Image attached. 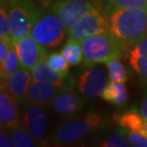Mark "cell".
<instances>
[{"instance_id":"6","label":"cell","mask_w":147,"mask_h":147,"mask_svg":"<svg viewBox=\"0 0 147 147\" xmlns=\"http://www.w3.org/2000/svg\"><path fill=\"white\" fill-rule=\"evenodd\" d=\"M103 6L95 9L87 16L79 19L67 31L68 38L82 42L89 37L110 31L108 14L104 13Z\"/></svg>"},{"instance_id":"4","label":"cell","mask_w":147,"mask_h":147,"mask_svg":"<svg viewBox=\"0 0 147 147\" xmlns=\"http://www.w3.org/2000/svg\"><path fill=\"white\" fill-rule=\"evenodd\" d=\"M30 34L40 45L57 47L65 39L67 31L59 16L48 3L38 7Z\"/></svg>"},{"instance_id":"31","label":"cell","mask_w":147,"mask_h":147,"mask_svg":"<svg viewBox=\"0 0 147 147\" xmlns=\"http://www.w3.org/2000/svg\"><path fill=\"white\" fill-rule=\"evenodd\" d=\"M3 1H5L6 3H13V2H17V1H21V0H3Z\"/></svg>"},{"instance_id":"26","label":"cell","mask_w":147,"mask_h":147,"mask_svg":"<svg viewBox=\"0 0 147 147\" xmlns=\"http://www.w3.org/2000/svg\"><path fill=\"white\" fill-rule=\"evenodd\" d=\"M46 61L55 71L61 74H69L68 71L70 64L61 53H52V54L48 55Z\"/></svg>"},{"instance_id":"14","label":"cell","mask_w":147,"mask_h":147,"mask_svg":"<svg viewBox=\"0 0 147 147\" xmlns=\"http://www.w3.org/2000/svg\"><path fill=\"white\" fill-rule=\"evenodd\" d=\"M18 102L4 87L0 91V126L3 130L21 124L18 112Z\"/></svg>"},{"instance_id":"28","label":"cell","mask_w":147,"mask_h":147,"mask_svg":"<svg viewBox=\"0 0 147 147\" xmlns=\"http://www.w3.org/2000/svg\"><path fill=\"white\" fill-rule=\"evenodd\" d=\"M11 45H13V43L9 42L8 40L3 39V38L0 39V66L5 62Z\"/></svg>"},{"instance_id":"21","label":"cell","mask_w":147,"mask_h":147,"mask_svg":"<svg viewBox=\"0 0 147 147\" xmlns=\"http://www.w3.org/2000/svg\"><path fill=\"white\" fill-rule=\"evenodd\" d=\"M19 67H20L19 58H18V55H17L16 50L13 44L10 48L9 55L7 58H6L5 62L0 66V76H1V80L8 79Z\"/></svg>"},{"instance_id":"5","label":"cell","mask_w":147,"mask_h":147,"mask_svg":"<svg viewBox=\"0 0 147 147\" xmlns=\"http://www.w3.org/2000/svg\"><path fill=\"white\" fill-rule=\"evenodd\" d=\"M6 4L8 7L13 44L16 41L31 34L38 6H36L33 0H21Z\"/></svg>"},{"instance_id":"22","label":"cell","mask_w":147,"mask_h":147,"mask_svg":"<svg viewBox=\"0 0 147 147\" xmlns=\"http://www.w3.org/2000/svg\"><path fill=\"white\" fill-rule=\"evenodd\" d=\"M108 69V76L112 81L125 83L128 80V74L119 58H115L105 63Z\"/></svg>"},{"instance_id":"9","label":"cell","mask_w":147,"mask_h":147,"mask_svg":"<svg viewBox=\"0 0 147 147\" xmlns=\"http://www.w3.org/2000/svg\"><path fill=\"white\" fill-rule=\"evenodd\" d=\"M108 74L104 67L94 65L88 67L78 80V91L86 98L101 96L108 84Z\"/></svg>"},{"instance_id":"30","label":"cell","mask_w":147,"mask_h":147,"mask_svg":"<svg viewBox=\"0 0 147 147\" xmlns=\"http://www.w3.org/2000/svg\"><path fill=\"white\" fill-rule=\"evenodd\" d=\"M140 114L142 116L147 119V89H145L144 93H143L142 99L140 101Z\"/></svg>"},{"instance_id":"1","label":"cell","mask_w":147,"mask_h":147,"mask_svg":"<svg viewBox=\"0 0 147 147\" xmlns=\"http://www.w3.org/2000/svg\"><path fill=\"white\" fill-rule=\"evenodd\" d=\"M107 14L110 32L126 49L147 36V7L117 9Z\"/></svg>"},{"instance_id":"10","label":"cell","mask_w":147,"mask_h":147,"mask_svg":"<svg viewBox=\"0 0 147 147\" xmlns=\"http://www.w3.org/2000/svg\"><path fill=\"white\" fill-rule=\"evenodd\" d=\"M13 46L18 55L20 66L30 71L36 64L46 60L48 57L47 47L40 45L31 34L16 41Z\"/></svg>"},{"instance_id":"25","label":"cell","mask_w":147,"mask_h":147,"mask_svg":"<svg viewBox=\"0 0 147 147\" xmlns=\"http://www.w3.org/2000/svg\"><path fill=\"white\" fill-rule=\"evenodd\" d=\"M0 37L13 43L8 7L6 2L3 0H1V7H0Z\"/></svg>"},{"instance_id":"32","label":"cell","mask_w":147,"mask_h":147,"mask_svg":"<svg viewBox=\"0 0 147 147\" xmlns=\"http://www.w3.org/2000/svg\"><path fill=\"white\" fill-rule=\"evenodd\" d=\"M52 1H53V0H52Z\"/></svg>"},{"instance_id":"8","label":"cell","mask_w":147,"mask_h":147,"mask_svg":"<svg viewBox=\"0 0 147 147\" xmlns=\"http://www.w3.org/2000/svg\"><path fill=\"white\" fill-rule=\"evenodd\" d=\"M20 122L36 140L38 146L49 145L48 119L43 106L27 105L21 113Z\"/></svg>"},{"instance_id":"20","label":"cell","mask_w":147,"mask_h":147,"mask_svg":"<svg viewBox=\"0 0 147 147\" xmlns=\"http://www.w3.org/2000/svg\"><path fill=\"white\" fill-rule=\"evenodd\" d=\"M6 131L10 135L11 142L13 143V146L16 147L38 146L36 140L34 139L33 136L21 124L17 125L16 127L10 128Z\"/></svg>"},{"instance_id":"16","label":"cell","mask_w":147,"mask_h":147,"mask_svg":"<svg viewBox=\"0 0 147 147\" xmlns=\"http://www.w3.org/2000/svg\"><path fill=\"white\" fill-rule=\"evenodd\" d=\"M32 80L61 83L69 78V74H61L55 71L49 65L46 60L41 61L31 70Z\"/></svg>"},{"instance_id":"24","label":"cell","mask_w":147,"mask_h":147,"mask_svg":"<svg viewBox=\"0 0 147 147\" xmlns=\"http://www.w3.org/2000/svg\"><path fill=\"white\" fill-rule=\"evenodd\" d=\"M99 146L104 147H129L131 146V143L129 142L128 137L126 135L124 128H121L117 130L115 133L111 134L109 137H107Z\"/></svg>"},{"instance_id":"2","label":"cell","mask_w":147,"mask_h":147,"mask_svg":"<svg viewBox=\"0 0 147 147\" xmlns=\"http://www.w3.org/2000/svg\"><path fill=\"white\" fill-rule=\"evenodd\" d=\"M106 124V120L96 112H90L82 117L67 119L53 131L49 138V144H74L89 135L100 130Z\"/></svg>"},{"instance_id":"13","label":"cell","mask_w":147,"mask_h":147,"mask_svg":"<svg viewBox=\"0 0 147 147\" xmlns=\"http://www.w3.org/2000/svg\"><path fill=\"white\" fill-rule=\"evenodd\" d=\"M31 82L32 76L30 70L20 66L8 79L1 80V86L14 96L18 104H25L26 96Z\"/></svg>"},{"instance_id":"11","label":"cell","mask_w":147,"mask_h":147,"mask_svg":"<svg viewBox=\"0 0 147 147\" xmlns=\"http://www.w3.org/2000/svg\"><path fill=\"white\" fill-rule=\"evenodd\" d=\"M63 82L52 83V82L32 80L27 96H26L25 104L38 105V106L43 107L48 104H51L53 99L60 92L64 91Z\"/></svg>"},{"instance_id":"15","label":"cell","mask_w":147,"mask_h":147,"mask_svg":"<svg viewBox=\"0 0 147 147\" xmlns=\"http://www.w3.org/2000/svg\"><path fill=\"white\" fill-rule=\"evenodd\" d=\"M129 64L138 78L147 83V36L129 50Z\"/></svg>"},{"instance_id":"3","label":"cell","mask_w":147,"mask_h":147,"mask_svg":"<svg viewBox=\"0 0 147 147\" xmlns=\"http://www.w3.org/2000/svg\"><path fill=\"white\" fill-rule=\"evenodd\" d=\"M83 50L82 66L85 68L106 63L115 58H121L126 48L117 38L107 31L83 40L81 42Z\"/></svg>"},{"instance_id":"18","label":"cell","mask_w":147,"mask_h":147,"mask_svg":"<svg viewBox=\"0 0 147 147\" xmlns=\"http://www.w3.org/2000/svg\"><path fill=\"white\" fill-rule=\"evenodd\" d=\"M117 120L120 127L147 135V119L142 116V114L139 115L135 112H126Z\"/></svg>"},{"instance_id":"7","label":"cell","mask_w":147,"mask_h":147,"mask_svg":"<svg viewBox=\"0 0 147 147\" xmlns=\"http://www.w3.org/2000/svg\"><path fill=\"white\" fill-rule=\"evenodd\" d=\"M49 4L59 16L66 31L95 9L102 7L99 0H53Z\"/></svg>"},{"instance_id":"29","label":"cell","mask_w":147,"mask_h":147,"mask_svg":"<svg viewBox=\"0 0 147 147\" xmlns=\"http://www.w3.org/2000/svg\"><path fill=\"white\" fill-rule=\"evenodd\" d=\"M0 146L1 147H13V143L11 142L10 135L6 130L1 129L0 132Z\"/></svg>"},{"instance_id":"19","label":"cell","mask_w":147,"mask_h":147,"mask_svg":"<svg viewBox=\"0 0 147 147\" xmlns=\"http://www.w3.org/2000/svg\"><path fill=\"white\" fill-rule=\"evenodd\" d=\"M61 54L68 61L70 66H76L82 64L83 61V50H82L81 42L78 40L68 38L65 45L61 50Z\"/></svg>"},{"instance_id":"23","label":"cell","mask_w":147,"mask_h":147,"mask_svg":"<svg viewBox=\"0 0 147 147\" xmlns=\"http://www.w3.org/2000/svg\"><path fill=\"white\" fill-rule=\"evenodd\" d=\"M106 13L117 9L130 7H147V0H101Z\"/></svg>"},{"instance_id":"27","label":"cell","mask_w":147,"mask_h":147,"mask_svg":"<svg viewBox=\"0 0 147 147\" xmlns=\"http://www.w3.org/2000/svg\"><path fill=\"white\" fill-rule=\"evenodd\" d=\"M126 135L128 137L131 146L134 147H147V135L137 133V132L125 129Z\"/></svg>"},{"instance_id":"12","label":"cell","mask_w":147,"mask_h":147,"mask_svg":"<svg viewBox=\"0 0 147 147\" xmlns=\"http://www.w3.org/2000/svg\"><path fill=\"white\" fill-rule=\"evenodd\" d=\"M74 89L62 91L51 102L52 109L61 117H75L84 106V99Z\"/></svg>"},{"instance_id":"17","label":"cell","mask_w":147,"mask_h":147,"mask_svg":"<svg viewBox=\"0 0 147 147\" xmlns=\"http://www.w3.org/2000/svg\"><path fill=\"white\" fill-rule=\"evenodd\" d=\"M100 98L109 103L117 106H121L128 99L127 88L125 87L124 83L110 80Z\"/></svg>"}]
</instances>
